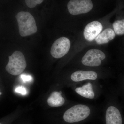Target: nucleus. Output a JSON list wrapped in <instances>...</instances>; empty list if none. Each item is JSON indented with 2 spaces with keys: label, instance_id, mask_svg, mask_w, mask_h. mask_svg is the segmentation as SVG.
<instances>
[{
  "label": "nucleus",
  "instance_id": "nucleus-1",
  "mask_svg": "<svg viewBox=\"0 0 124 124\" xmlns=\"http://www.w3.org/2000/svg\"><path fill=\"white\" fill-rule=\"evenodd\" d=\"M103 85L104 99L101 106L105 124H122V115L117 102L116 89L112 85Z\"/></svg>",
  "mask_w": 124,
  "mask_h": 124
},
{
  "label": "nucleus",
  "instance_id": "nucleus-2",
  "mask_svg": "<svg viewBox=\"0 0 124 124\" xmlns=\"http://www.w3.org/2000/svg\"><path fill=\"white\" fill-rule=\"evenodd\" d=\"M100 113H101V106L78 103L67 108L63 113V118L67 123H77L90 119Z\"/></svg>",
  "mask_w": 124,
  "mask_h": 124
},
{
  "label": "nucleus",
  "instance_id": "nucleus-3",
  "mask_svg": "<svg viewBox=\"0 0 124 124\" xmlns=\"http://www.w3.org/2000/svg\"><path fill=\"white\" fill-rule=\"evenodd\" d=\"M76 87L75 91L85 100L93 101L97 99L104 93V85L98 81H88Z\"/></svg>",
  "mask_w": 124,
  "mask_h": 124
},
{
  "label": "nucleus",
  "instance_id": "nucleus-4",
  "mask_svg": "<svg viewBox=\"0 0 124 124\" xmlns=\"http://www.w3.org/2000/svg\"><path fill=\"white\" fill-rule=\"evenodd\" d=\"M19 27L20 35L22 37L31 35L36 33L37 28L35 20L30 13L20 11L15 16Z\"/></svg>",
  "mask_w": 124,
  "mask_h": 124
},
{
  "label": "nucleus",
  "instance_id": "nucleus-5",
  "mask_svg": "<svg viewBox=\"0 0 124 124\" xmlns=\"http://www.w3.org/2000/svg\"><path fill=\"white\" fill-rule=\"evenodd\" d=\"M9 61L6 67L7 72L14 76H17L22 73L26 67V59L20 51L14 52L9 56Z\"/></svg>",
  "mask_w": 124,
  "mask_h": 124
},
{
  "label": "nucleus",
  "instance_id": "nucleus-6",
  "mask_svg": "<svg viewBox=\"0 0 124 124\" xmlns=\"http://www.w3.org/2000/svg\"><path fill=\"white\" fill-rule=\"evenodd\" d=\"M106 58V55L102 51L97 49H91L83 56L81 63L85 67H97L101 65Z\"/></svg>",
  "mask_w": 124,
  "mask_h": 124
},
{
  "label": "nucleus",
  "instance_id": "nucleus-7",
  "mask_svg": "<svg viewBox=\"0 0 124 124\" xmlns=\"http://www.w3.org/2000/svg\"><path fill=\"white\" fill-rule=\"evenodd\" d=\"M69 13L76 15L88 13L93 9V5L90 0H71L67 4Z\"/></svg>",
  "mask_w": 124,
  "mask_h": 124
},
{
  "label": "nucleus",
  "instance_id": "nucleus-8",
  "mask_svg": "<svg viewBox=\"0 0 124 124\" xmlns=\"http://www.w3.org/2000/svg\"><path fill=\"white\" fill-rule=\"evenodd\" d=\"M71 43L68 38L60 37L54 42L51 47L50 53L55 58H60L66 55L70 47Z\"/></svg>",
  "mask_w": 124,
  "mask_h": 124
},
{
  "label": "nucleus",
  "instance_id": "nucleus-9",
  "mask_svg": "<svg viewBox=\"0 0 124 124\" xmlns=\"http://www.w3.org/2000/svg\"><path fill=\"white\" fill-rule=\"evenodd\" d=\"M102 78V76H100L99 72L93 70H79L73 72L70 76L71 80L76 83L98 81Z\"/></svg>",
  "mask_w": 124,
  "mask_h": 124
},
{
  "label": "nucleus",
  "instance_id": "nucleus-10",
  "mask_svg": "<svg viewBox=\"0 0 124 124\" xmlns=\"http://www.w3.org/2000/svg\"><path fill=\"white\" fill-rule=\"evenodd\" d=\"M103 29L101 23L94 21L89 23L85 28L84 35L85 39L91 41L95 39Z\"/></svg>",
  "mask_w": 124,
  "mask_h": 124
},
{
  "label": "nucleus",
  "instance_id": "nucleus-11",
  "mask_svg": "<svg viewBox=\"0 0 124 124\" xmlns=\"http://www.w3.org/2000/svg\"><path fill=\"white\" fill-rule=\"evenodd\" d=\"M62 92L60 91L53 92L47 99L48 104L51 107H61L66 102L65 98L62 96Z\"/></svg>",
  "mask_w": 124,
  "mask_h": 124
},
{
  "label": "nucleus",
  "instance_id": "nucleus-12",
  "mask_svg": "<svg viewBox=\"0 0 124 124\" xmlns=\"http://www.w3.org/2000/svg\"><path fill=\"white\" fill-rule=\"evenodd\" d=\"M115 36V33L113 29L107 28L104 30L97 36L95 38V41L98 44H106L113 40Z\"/></svg>",
  "mask_w": 124,
  "mask_h": 124
},
{
  "label": "nucleus",
  "instance_id": "nucleus-13",
  "mask_svg": "<svg viewBox=\"0 0 124 124\" xmlns=\"http://www.w3.org/2000/svg\"><path fill=\"white\" fill-rule=\"evenodd\" d=\"M115 33L118 35L124 34V19L115 21L113 24Z\"/></svg>",
  "mask_w": 124,
  "mask_h": 124
},
{
  "label": "nucleus",
  "instance_id": "nucleus-14",
  "mask_svg": "<svg viewBox=\"0 0 124 124\" xmlns=\"http://www.w3.org/2000/svg\"><path fill=\"white\" fill-rule=\"evenodd\" d=\"M44 1L43 0H26L25 2L27 5L30 8L35 7L37 4H40Z\"/></svg>",
  "mask_w": 124,
  "mask_h": 124
},
{
  "label": "nucleus",
  "instance_id": "nucleus-15",
  "mask_svg": "<svg viewBox=\"0 0 124 124\" xmlns=\"http://www.w3.org/2000/svg\"><path fill=\"white\" fill-rule=\"evenodd\" d=\"M15 91L16 93H19L22 95H25L27 93L26 89L23 86L17 87L16 88Z\"/></svg>",
  "mask_w": 124,
  "mask_h": 124
},
{
  "label": "nucleus",
  "instance_id": "nucleus-16",
  "mask_svg": "<svg viewBox=\"0 0 124 124\" xmlns=\"http://www.w3.org/2000/svg\"><path fill=\"white\" fill-rule=\"evenodd\" d=\"M21 77L22 79L24 82L29 81L31 80L32 79L31 77V76L25 75H21Z\"/></svg>",
  "mask_w": 124,
  "mask_h": 124
},
{
  "label": "nucleus",
  "instance_id": "nucleus-17",
  "mask_svg": "<svg viewBox=\"0 0 124 124\" xmlns=\"http://www.w3.org/2000/svg\"></svg>",
  "mask_w": 124,
  "mask_h": 124
}]
</instances>
